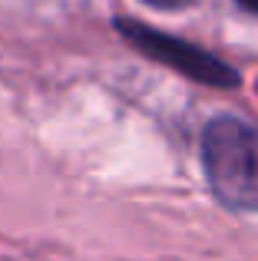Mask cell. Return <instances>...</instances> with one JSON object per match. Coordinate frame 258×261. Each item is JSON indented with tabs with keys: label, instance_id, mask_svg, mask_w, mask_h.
Segmentation results:
<instances>
[{
	"label": "cell",
	"instance_id": "obj_2",
	"mask_svg": "<svg viewBox=\"0 0 258 261\" xmlns=\"http://www.w3.org/2000/svg\"><path fill=\"white\" fill-rule=\"evenodd\" d=\"M119 30H123L146 57L159 60V63L172 66V70L186 73V76L199 80V83H209V86H235L239 83L235 70H228L222 60L209 57L205 50H199V46H192V43H182V40H175V37H162V33L149 30V27H139V23H133V20H123Z\"/></svg>",
	"mask_w": 258,
	"mask_h": 261
},
{
	"label": "cell",
	"instance_id": "obj_3",
	"mask_svg": "<svg viewBox=\"0 0 258 261\" xmlns=\"http://www.w3.org/2000/svg\"><path fill=\"white\" fill-rule=\"evenodd\" d=\"M142 4H149V7H162V10H172V7H186V4H192V0H142Z\"/></svg>",
	"mask_w": 258,
	"mask_h": 261
},
{
	"label": "cell",
	"instance_id": "obj_4",
	"mask_svg": "<svg viewBox=\"0 0 258 261\" xmlns=\"http://www.w3.org/2000/svg\"><path fill=\"white\" fill-rule=\"evenodd\" d=\"M239 4L245 7V10H255V13H258V0H239Z\"/></svg>",
	"mask_w": 258,
	"mask_h": 261
},
{
	"label": "cell",
	"instance_id": "obj_1",
	"mask_svg": "<svg viewBox=\"0 0 258 261\" xmlns=\"http://www.w3.org/2000/svg\"><path fill=\"white\" fill-rule=\"evenodd\" d=\"M202 166L212 192L239 212H258V129L222 116L205 126Z\"/></svg>",
	"mask_w": 258,
	"mask_h": 261
}]
</instances>
